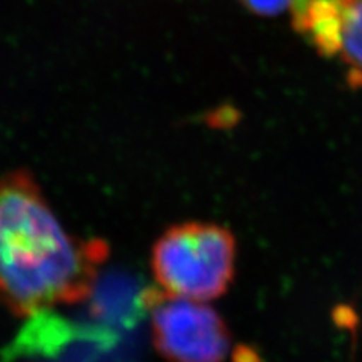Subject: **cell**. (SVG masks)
<instances>
[{
  "mask_svg": "<svg viewBox=\"0 0 362 362\" xmlns=\"http://www.w3.org/2000/svg\"><path fill=\"white\" fill-rule=\"evenodd\" d=\"M107 245L68 233L25 169L0 177V305L17 317L89 298Z\"/></svg>",
  "mask_w": 362,
  "mask_h": 362,
  "instance_id": "cell-1",
  "label": "cell"
},
{
  "mask_svg": "<svg viewBox=\"0 0 362 362\" xmlns=\"http://www.w3.org/2000/svg\"><path fill=\"white\" fill-rule=\"evenodd\" d=\"M235 237L219 223H177L156 240L151 270L158 288L199 302L228 291L235 272Z\"/></svg>",
  "mask_w": 362,
  "mask_h": 362,
  "instance_id": "cell-2",
  "label": "cell"
},
{
  "mask_svg": "<svg viewBox=\"0 0 362 362\" xmlns=\"http://www.w3.org/2000/svg\"><path fill=\"white\" fill-rule=\"evenodd\" d=\"M151 317L153 344L166 362H223L231 334L222 315L207 302L166 294L145 296Z\"/></svg>",
  "mask_w": 362,
  "mask_h": 362,
  "instance_id": "cell-3",
  "label": "cell"
},
{
  "mask_svg": "<svg viewBox=\"0 0 362 362\" xmlns=\"http://www.w3.org/2000/svg\"><path fill=\"white\" fill-rule=\"evenodd\" d=\"M291 26L322 54L332 58L339 52L343 23L341 0H293Z\"/></svg>",
  "mask_w": 362,
  "mask_h": 362,
  "instance_id": "cell-4",
  "label": "cell"
},
{
  "mask_svg": "<svg viewBox=\"0 0 362 362\" xmlns=\"http://www.w3.org/2000/svg\"><path fill=\"white\" fill-rule=\"evenodd\" d=\"M343 23L338 56L347 68V83L362 88V0H341Z\"/></svg>",
  "mask_w": 362,
  "mask_h": 362,
  "instance_id": "cell-5",
  "label": "cell"
},
{
  "mask_svg": "<svg viewBox=\"0 0 362 362\" xmlns=\"http://www.w3.org/2000/svg\"><path fill=\"white\" fill-rule=\"evenodd\" d=\"M239 2L252 14L272 17L284 13L290 8L293 0H239Z\"/></svg>",
  "mask_w": 362,
  "mask_h": 362,
  "instance_id": "cell-6",
  "label": "cell"
},
{
  "mask_svg": "<svg viewBox=\"0 0 362 362\" xmlns=\"http://www.w3.org/2000/svg\"><path fill=\"white\" fill-rule=\"evenodd\" d=\"M239 118V113H237L234 109L231 107H222L218 109L216 113L209 118V121L213 124L214 127H228L233 126V124Z\"/></svg>",
  "mask_w": 362,
  "mask_h": 362,
  "instance_id": "cell-7",
  "label": "cell"
}]
</instances>
